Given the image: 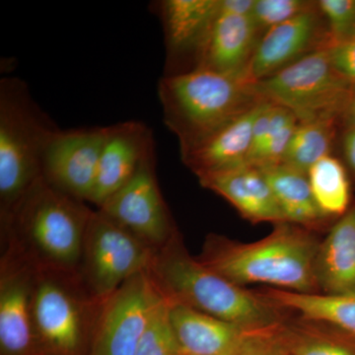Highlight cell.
<instances>
[{"mask_svg": "<svg viewBox=\"0 0 355 355\" xmlns=\"http://www.w3.org/2000/svg\"><path fill=\"white\" fill-rule=\"evenodd\" d=\"M93 211L41 177L0 216L3 249L37 270L76 273Z\"/></svg>", "mask_w": 355, "mask_h": 355, "instance_id": "1", "label": "cell"}, {"mask_svg": "<svg viewBox=\"0 0 355 355\" xmlns=\"http://www.w3.org/2000/svg\"><path fill=\"white\" fill-rule=\"evenodd\" d=\"M147 272L168 303L193 308L248 331L286 321L288 312L263 291L233 284L191 257L179 233L154 251Z\"/></svg>", "mask_w": 355, "mask_h": 355, "instance_id": "2", "label": "cell"}, {"mask_svg": "<svg viewBox=\"0 0 355 355\" xmlns=\"http://www.w3.org/2000/svg\"><path fill=\"white\" fill-rule=\"evenodd\" d=\"M319 244L313 231L282 222L256 242L210 234L197 259L238 286L263 284L282 291L320 293L314 268Z\"/></svg>", "mask_w": 355, "mask_h": 355, "instance_id": "3", "label": "cell"}, {"mask_svg": "<svg viewBox=\"0 0 355 355\" xmlns=\"http://www.w3.org/2000/svg\"><path fill=\"white\" fill-rule=\"evenodd\" d=\"M165 125L181 154L261 101L245 79L207 69L167 74L158 85Z\"/></svg>", "mask_w": 355, "mask_h": 355, "instance_id": "4", "label": "cell"}, {"mask_svg": "<svg viewBox=\"0 0 355 355\" xmlns=\"http://www.w3.org/2000/svg\"><path fill=\"white\" fill-rule=\"evenodd\" d=\"M57 125L24 81H0V216L13 209L42 177L44 149Z\"/></svg>", "mask_w": 355, "mask_h": 355, "instance_id": "5", "label": "cell"}, {"mask_svg": "<svg viewBox=\"0 0 355 355\" xmlns=\"http://www.w3.org/2000/svg\"><path fill=\"white\" fill-rule=\"evenodd\" d=\"M105 302L86 291L76 273L37 270L32 317L40 355H89Z\"/></svg>", "mask_w": 355, "mask_h": 355, "instance_id": "6", "label": "cell"}, {"mask_svg": "<svg viewBox=\"0 0 355 355\" xmlns=\"http://www.w3.org/2000/svg\"><path fill=\"white\" fill-rule=\"evenodd\" d=\"M252 87L261 99L288 109L299 121L336 119L340 123L354 90L331 64L326 46Z\"/></svg>", "mask_w": 355, "mask_h": 355, "instance_id": "7", "label": "cell"}, {"mask_svg": "<svg viewBox=\"0 0 355 355\" xmlns=\"http://www.w3.org/2000/svg\"><path fill=\"white\" fill-rule=\"evenodd\" d=\"M153 254L127 229L94 210L76 275L93 298L105 302L133 275L148 270Z\"/></svg>", "mask_w": 355, "mask_h": 355, "instance_id": "8", "label": "cell"}, {"mask_svg": "<svg viewBox=\"0 0 355 355\" xmlns=\"http://www.w3.org/2000/svg\"><path fill=\"white\" fill-rule=\"evenodd\" d=\"M162 296L148 272L128 279L103 305L89 355H135Z\"/></svg>", "mask_w": 355, "mask_h": 355, "instance_id": "9", "label": "cell"}, {"mask_svg": "<svg viewBox=\"0 0 355 355\" xmlns=\"http://www.w3.org/2000/svg\"><path fill=\"white\" fill-rule=\"evenodd\" d=\"M98 210L154 251L164 246L178 233L156 179L155 153L150 154L132 179Z\"/></svg>", "mask_w": 355, "mask_h": 355, "instance_id": "10", "label": "cell"}, {"mask_svg": "<svg viewBox=\"0 0 355 355\" xmlns=\"http://www.w3.org/2000/svg\"><path fill=\"white\" fill-rule=\"evenodd\" d=\"M109 127L58 128L51 135L42 160V177L67 195L89 202Z\"/></svg>", "mask_w": 355, "mask_h": 355, "instance_id": "11", "label": "cell"}, {"mask_svg": "<svg viewBox=\"0 0 355 355\" xmlns=\"http://www.w3.org/2000/svg\"><path fill=\"white\" fill-rule=\"evenodd\" d=\"M37 270L2 249L0 263V355H40L32 299Z\"/></svg>", "mask_w": 355, "mask_h": 355, "instance_id": "12", "label": "cell"}, {"mask_svg": "<svg viewBox=\"0 0 355 355\" xmlns=\"http://www.w3.org/2000/svg\"><path fill=\"white\" fill-rule=\"evenodd\" d=\"M330 43L326 20L316 7L275 26L261 36L245 80L256 83Z\"/></svg>", "mask_w": 355, "mask_h": 355, "instance_id": "13", "label": "cell"}, {"mask_svg": "<svg viewBox=\"0 0 355 355\" xmlns=\"http://www.w3.org/2000/svg\"><path fill=\"white\" fill-rule=\"evenodd\" d=\"M261 36L251 15L225 12L219 1L218 12L196 51L191 69L245 79Z\"/></svg>", "mask_w": 355, "mask_h": 355, "instance_id": "14", "label": "cell"}, {"mask_svg": "<svg viewBox=\"0 0 355 355\" xmlns=\"http://www.w3.org/2000/svg\"><path fill=\"white\" fill-rule=\"evenodd\" d=\"M153 153V132L144 123L130 121L110 125L89 202L99 209L132 179Z\"/></svg>", "mask_w": 355, "mask_h": 355, "instance_id": "15", "label": "cell"}, {"mask_svg": "<svg viewBox=\"0 0 355 355\" xmlns=\"http://www.w3.org/2000/svg\"><path fill=\"white\" fill-rule=\"evenodd\" d=\"M203 188L225 198L252 223L286 222L275 193L260 168L243 165L198 176Z\"/></svg>", "mask_w": 355, "mask_h": 355, "instance_id": "16", "label": "cell"}, {"mask_svg": "<svg viewBox=\"0 0 355 355\" xmlns=\"http://www.w3.org/2000/svg\"><path fill=\"white\" fill-rule=\"evenodd\" d=\"M265 100L181 154L184 165L197 175L224 171L246 165L253 144L254 121Z\"/></svg>", "mask_w": 355, "mask_h": 355, "instance_id": "17", "label": "cell"}, {"mask_svg": "<svg viewBox=\"0 0 355 355\" xmlns=\"http://www.w3.org/2000/svg\"><path fill=\"white\" fill-rule=\"evenodd\" d=\"M168 306L181 355H231L251 331L187 306Z\"/></svg>", "mask_w": 355, "mask_h": 355, "instance_id": "18", "label": "cell"}, {"mask_svg": "<svg viewBox=\"0 0 355 355\" xmlns=\"http://www.w3.org/2000/svg\"><path fill=\"white\" fill-rule=\"evenodd\" d=\"M314 268L320 293L355 295V205L320 242Z\"/></svg>", "mask_w": 355, "mask_h": 355, "instance_id": "19", "label": "cell"}, {"mask_svg": "<svg viewBox=\"0 0 355 355\" xmlns=\"http://www.w3.org/2000/svg\"><path fill=\"white\" fill-rule=\"evenodd\" d=\"M220 0H166L160 3L166 46L170 58L195 55L219 10Z\"/></svg>", "mask_w": 355, "mask_h": 355, "instance_id": "20", "label": "cell"}, {"mask_svg": "<svg viewBox=\"0 0 355 355\" xmlns=\"http://www.w3.org/2000/svg\"><path fill=\"white\" fill-rule=\"evenodd\" d=\"M275 304L300 319L328 324L355 340V295L298 293L268 288L261 291Z\"/></svg>", "mask_w": 355, "mask_h": 355, "instance_id": "21", "label": "cell"}, {"mask_svg": "<svg viewBox=\"0 0 355 355\" xmlns=\"http://www.w3.org/2000/svg\"><path fill=\"white\" fill-rule=\"evenodd\" d=\"M261 170L286 222L311 231L322 228L328 218L318 209L306 173L282 163Z\"/></svg>", "mask_w": 355, "mask_h": 355, "instance_id": "22", "label": "cell"}, {"mask_svg": "<svg viewBox=\"0 0 355 355\" xmlns=\"http://www.w3.org/2000/svg\"><path fill=\"white\" fill-rule=\"evenodd\" d=\"M297 123L298 119L288 109L265 100L254 121L246 165L263 169L282 164Z\"/></svg>", "mask_w": 355, "mask_h": 355, "instance_id": "23", "label": "cell"}, {"mask_svg": "<svg viewBox=\"0 0 355 355\" xmlns=\"http://www.w3.org/2000/svg\"><path fill=\"white\" fill-rule=\"evenodd\" d=\"M340 127L336 119L298 121L282 164L307 174L315 163L333 154Z\"/></svg>", "mask_w": 355, "mask_h": 355, "instance_id": "24", "label": "cell"}, {"mask_svg": "<svg viewBox=\"0 0 355 355\" xmlns=\"http://www.w3.org/2000/svg\"><path fill=\"white\" fill-rule=\"evenodd\" d=\"M311 191L318 209L327 218H340L350 209V183L347 168L340 159L326 156L307 172Z\"/></svg>", "mask_w": 355, "mask_h": 355, "instance_id": "25", "label": "cell"}, {"mask_svg": "<svg viewBox=\"0 0 355 355\" xmlns=\"http://www.w3.org/2000/svg\"><path fill=\"white\" fill-rule=\"evenodd\" d=\"M286 322L289 355H355V340L328 324Z\"/></svg>", "mask_w": 355, "mask_h": 355, "instance_id": "26", "label": "cell"}, {"mask_svg": "<svg viewBox=\"0 0 355 355\" xmlns=\"http://www.w3.org/2000/svg\"><path fill=\"white\" fill-rule=\"evenodd\" d=\"M135 355H181L169 318V306L162 297L154 310Z\"/></svg>", "mask_w": 355, "mask_h": 355, "instance_id": "27", "label": "cell"}, {"mask_svg": "<svg viewBox=\"0 0 355 355\" xmlns=\"http://www.w3.org/2000/svg\"><path fill=\"white\" fill-rule=\"evenodd\" d=\"M312 0H254L252 19L261 35L316 7Z\"/></svg>", "mask_w": 355, "mask_h": 355, "instance_id": "28", "label": "cell"}, {"mask_svg": "<svg viewBox=\"0 0 355 355\" xmlns=\"http://www.w3.org/2000/svg\"><path fill=\"white\" fill-rule=\"evenodd\" d=\"M286 321L249 331L232 355H289Z\"/></svg>", "mask_w": 355, "mask_h": 355, "instance_id": "29", "label": "cell"}, {"mask_svg": "<svg viewBox=\"0 0 355 355\" xmlns=\"http://www.w3.org/2000/svg\"><path fill=\"white\" fill-rule=\"evenodd\" d=\"M330 34V43L355 37V0H319Z\"/></svg>", "mask_w": 355, "mask_h": 355, "instance_id": "30", "label": "cell"}, {"mask_svg": "<svg viewBox=\"0 0 355 355\" xmlns=\"http://www.w3.org/2000/svg\"><path fill=\"white\" fill-rule=\"evenodd\" d=\"M326 50L336 71L355 89V37L329 43Z\"/></svg>", "mask_w": 355, "mask_h": 355, "instance_id": "31", "label": "cell"}, {"mask_svg": "<svg viewBox=\"0 0 355 355\" xmlns=\"http://www.w3.org/2000/svg\"><path fill=\"white\" fill-rule=\"evenodd\" d=\"M340 144L345 164L355 175V130L343 128Z\"/></svg>", "mask_w": 355, "mask_h": 355, "instance_id": "32", "label": "cell"}, {"mask_svg": "<svg viewBox=\"0 0 355 355\" xmlns=\"http://www.w3.org/2000/svg\"><path fill=\"white\" fill-rule=\"evenodd\" d=\"M254 0H220V9L237 15H251Z\"/></svg>", "mask_w": 355, "mask_h": 355, "instance_id": "33", "label": "cell"}, {"mask_svg": "<svg viewBox=\"0 0 355 355\" xmlns=\"http://www.w3.org/2000/svg\"><path fill=\"white\" fill-rule=\"evenodd\" d=\"M342 128L355 130V89L342 116Z\"/></svg>", "mask_w": 355, "mask_h": 355, "instance_id": "34", "label": "cell"}, {"mask_svg": "<svg viewBox=\"0 0 355 355\" xmlns=\"http://www.w3.org/2000/svg\"><path fill=\"white\" fill-rule=\"evenodd\" d=\"M232 354H231V355H232Z\"/></svg>", "mask_w": 355, "mask_h": 355, "instance_id": "35", "label": "cell"}]
</instances>
